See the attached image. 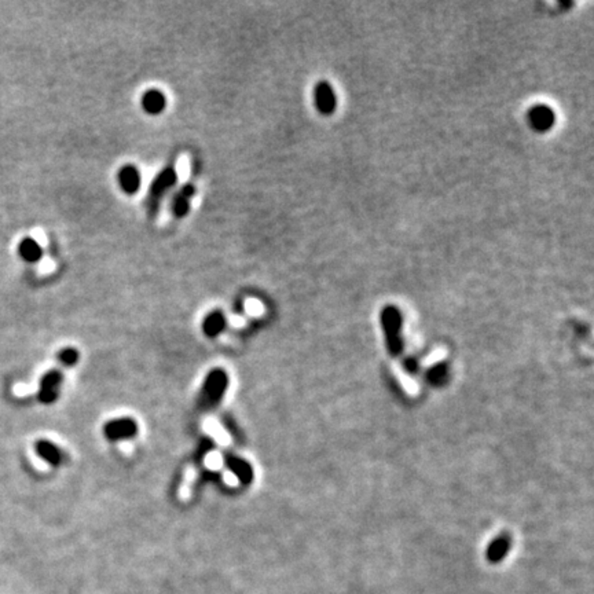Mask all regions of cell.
<instances>
[{
  "label": "cell",
  "instance_id": "cell-1",
  "mask_svg": "<svg viewBox=\"0 0 594 594\" xmlns=\"http://www.w3.org/2000/svg\"><path fill=\"white\" fill-rule=\"evenodd\" d=\"M227 386H228V377L223 369H213L210 373H208L201 390V397H199L201 406L204 408L216 407L223 399Z\"/></svg>",
  "mask_w": 594,
  "mask_h": 594
},
{
  "label": "cell",
  "instance_id": "cell-2",
  "mask_svg": "<svg viewBox=\"0 0 594 594\" xmlns=\"http://www.w3.org/2000/svg\"><path fill=\"white\" fill-rule=\"evenodd\" d=\"M178 182V174L172 167L164 168L152 182L149 195H148V205L152 210L157 209L160 201L174 188Z\"/></svg>",
  "mask_w": 594,
  "mask_h": 594
},
{
  "label": "cell",
  "instance_id": "cell-3",
  "mask_svg": "<svg viewBox=\"0 0 594 594\" xmlns=\"http://www.w3.org/2000/svg\"><path fill=\"white\" fill-rule=\"evenodd\" d=\"M527 120H528L530 127L534 131L548 132L556 124V113L553 112V109L551 106L544 105V103H538V105H534L528 110Z\"/></svg>",
  "mask_w": 594,
  "mask_h": 594
},
{
  "label": "cell",
  "instance_id": "cell-4",
  "mask_svg": "<svg viewBox=\"0 0 594 594\" xmlns=\"http://www.w3.org/2000/svg\"><path fill=\"white\" fill-rule=\"evenodd\" d=\"M314 103L317 110L324 116H330L337 108V97L328 81L317 83L314 88Z\"/></svg>",
  "mask_w": 594,
  "mask_h": 594
},
{
  "label": "cell",
  "instance_id": "cell-5",
  "mask_svg": "<svg viewBox=\"0 0 594 594\" xmlns=\"http://www.w3.org/2000/svg\"><path fill=\"white\" fill-rule=\"evenodd\" d=\"M62 380H63V376L59 370L47 372L40 380L39 393H37L39 400L44 404L54 403L58 399Z\"/></svg>",
  "mask_w": 594,
  "mask_h": 594
},
{
  "label": "cell",
  "instance_id": "cell-6",
  "mask_svg": "<svg viewBox=\"0 0 594 594\" xmlns=\"http://www.w3.org/2000/svg\"><path fill=\"white\" fill-rule=\"evenodd\" d=\"M103 433L109 440L131 439L138 433V424L128 417L112 419L105 425Z\"/></svg>",
  "mask_w": 594,
  "mask_h": 594
},
{
  "label": "cell",
  "instance_id": "cell-7",
  "mask_svg": "<svg viewBox=\"0 0 594 594\" xmlns=\"http://www.w3.org/2000/svg\"><path fill=\"white\" fill-rule=\"evenodd\" d=\"M117 181L126 195H135L141 188V172L134 166H124L117 174Z\"/></svg>",
  "mask_w": 594,
  "mask_h": 594
},
{
  "label": "cell",
  "instance_id": "cell-8",
  "mask_svg": "<svg viewBox=\"0 0 594 594\" xmlns=\"http://www.w3.org/2000/svg\"><path fill=\"white\" fill-rule=\"evenodd\" d=\"M226 466L242 484H250L253 480V468L250 464L239 457L228 455L226 458Z\"/></svg>",
  "mask_w": 594,
  "mask_h": 594
},
{
  "label": "cell",
  "instance_id": "cell-9",
  "mask_svg": "<svg viewBox=\"0 0 594 594\" xmlns=\"http://www.w3.org/2000/svg\"><path fill=\"white\" fill-rule=\"evenodd\" d=\"M196 193L193 185H185L172 199V213L177 217H185L190 210V202Z\"/></svg>",
  "mask_w": 594,
  "mask_h": 594
},
{
  "label": "cell",
  "instance_id": "cell-10",
  "mask_svg": "<svg viewBox=\"0 0 594 594\" xmlns=\"http://www.w3.org/2000/svg\"><path fill=\"white\" fill-rule=\"evenodd\" d=\"M167 106L166 95L159 90H149L142 97V108L148 115H160Z\"/></svg>",
  "mask_w": 594,
  "mask_h": 594
},
{
  "label": "cell",
  "instance_id": "cell-11",
  "mask_svg": "<svg viewBox=\"0 0 594 594\" xmlns=\"http://www.w3.org/2000/svg\"><path fill=\"white\" fill-rule=\"evenodd\" d=\"M18 255L26 263H36L43 256V249L36 239L32 237H25L18 244Z\"/></svg>",
  "mask_w": 594,
  "mask_h": 594
},
{
  "label": "cell",
  "instance_id": "cell-12",
  "mask_svg": "<svg viewBox=\"0 0 594 594\" xmlns=\"http://www.w3.org/2000/svg\"><path fill=\"white\" fill-rule=\"evenodd\" d=\"M36 453L39 454V457L41 459H44L47 464L52 465V466H58L62 461V454L61 450L51 442L48 440H39L36 444Z\"/></svg>",
  "mask_w": 594,
  "mask_h": 594
},
{
  "label": "cell",
  "instance_id": "cell-13",
  "mask_svg": "<svg viewBox=\"0 0 594 594\" xmlns=\"http://www.w3.org/2000/svg\"><path fill=\"white\" fill-rule=\"evenodd\" d=\"M224 326H226V317L223 315V313L213 311L209 315H206L202 324V330L208 337H216L223 332Z\"/></svg>",
  "mask_w": 594,
  "mask_h": 594
},
{
  "label": "cell",
  "instance_id": "cell-14",
  "mask_svg": "<svg viewBox=\"0 0 594 594\" xmlns=\"http://www.w3.org/2000/svg\"><path fill=\"white\" fill-rule=\"evenodd\" d=\"M508 551H509V541L505 538H499L490 546L487 557L490 563H499L506 556Z\"/></svg>",
  "mask_w": 594,
  "mask_h": 594
},
{
  "label": "cell",
  "instance_id": "cell-15",
  "mask_svg": "<svg viewBox=\"0 0 594 594\" xmlns=\"http://www.w3.org/2000/svg\"><path fill=\"white\" fill-rule=\"evenodd\" d=\"M58 359L63 366H75L79 361V353L75 348H63L59 351Z\"/></svg>",
  "mask_w": 594,
  "mask_h": 594
}]
</instances>
